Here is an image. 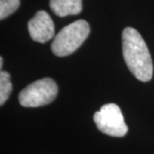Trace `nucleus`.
<instances>
[{
    "label": "nucleus",
    "mask_w": 154,
    "mask_h": 154,
    "mask_svg": "<svg viewBox=\"0 0 154 154\" xmlns=\"http://www.w3.org/2000/svg\"><path fill=\"white\" fill-rule=\"evenodd\" d=\"M122 53L128 69L138 80L147 82L153 76V62L145 41L136 29L126 27L122 32Z\"/></svg>",
    "instance_id": "1"
},
{
    "label": "nucleus",
    "mask_w": 154,
    "mask_h": 154,
    "mask_svg": "<svg viewBox=\"0 0 154 154\" xmlns=\"http://www.w3.org/2000/svg\"><path fill=\"white\" fill-rule=\"evenodd\" d=\"M90 27L87 21L77 20L64 27L55 36L51 44L52 52L58 57L72 54L88 37Z\"/></svg>",
    "instance_id": "2"
},
{
    "label": "nucleus",
    "mask_w": 154,
    "mask_h": 154,
    "mask_svg": "<svg viewBox=\"0 0 154 154\" xmlns=\"http://www.w3.org/2000/svg\"><path fill=\"white\" fill-rule=\"evenodd\" d=\"M58 86L51 78L36 80L19 93L18 100L24 107H40L51 103L57 96Z\"/></svg>",
    "instance_id": "3"
},
{
    "label": "nucleus",
    "mask_w": 154,
    "mask_h": 154,
    "mask_svg": "<svg viewBox=\"0 0 154 154\" xmlns=\"http://www.w3.org/2000/svg\"><path fill=\"white\" fill-rule=\"evenodd\" d=\"M97 129L113 137H122L127 133L128 127L124 121L121 109L114 103L103 105L93 116Z\"/></svg>",
    "instance_id": "4"
},
{
    "label": "nucleus",
    "mask_w": 154,
    "mask_h": 154,
    "mask_svg": "<svg viewBox=\"0 0 154 154\" xmlns=\"http://www.w3.org/2000/svg\"><path fill=\"white\" fill-rule=\"evenodd\" d=\"M28 32L32 40L44 43L54 36V23L47 12L40 10L28 22Z\"/></svg>",
    "instance_id": "5"
},
{
    "label": "nucleus",
    "mask_w": 154,
    "mask_h": 154,
    "mask_svg": "<svg viewBox=\"0 0 154 154\" xmlns=\"http://www.w3.org/2000/svg\"><path fill=\"white\" fill-rule=\"evenodd\" d=\"M50 8L57 16L77 15L82 10V0H50Z\"/></svg>",
    "instance_id": "6"
},
{
    "label": "nucleus",
    "mask_w": 154,
    "mask_h": 154,
    "mask_svg": "<svg viewBox=\"0 0 154 154\" xmlns=\"http://www.w3.org/2000/svg\"><path fill=\"white\" fill-rule=\"evenodd\" d=\"M12 83L8 72L1 70L0 72V105H3L10 96Z\"/></svg>",
    "instance_id": "7"
},
{
    "label": "nucleus",
    "mask_w": 154,
    "mask_h": 154,
    "mask_svg": "<svg viewBox=\"0 0 154 154\" xmlns=\"http://www.w3.org/2000/svg\"><path fill=\"white\" fill-rule=\"evenodd\" d=\"M20 0H0V19L7 18L18 9Z\"/></svg>",
    "instance_id": "8"
}]
</instances>
